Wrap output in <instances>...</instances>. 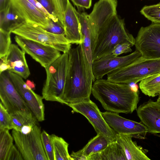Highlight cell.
Here are the masks:
<instances>
[{
    "label": "cell",
    "mask_w": 160,
    "mask_h": 160,
    "mask_svg": "<svg viewBox=\"0 0 160 160\" xmlns=\"http://www.w3.org/2000/svg\"><path fill=\"white\" fill-rule=\"evenodd\" d=\"M65 37L71 44H79L83 42L78 12L68 0L64 12Z\"/></svg>",
    "instance_id": "obj_18"
},
{
    "label": "cell",
    "mask_w": 160,
    "mask_h": 160,
    "mask_svg": "<svg viewBox=\"0 0 160 160\" xmlns=\"http://www.w3.org/2000/svg\"><path fill=\"white\" fill-rule=\"evenodd\" d=\"M157 101L160 102V94L158 96V97L157 99Z\"/></svg>",
    "instance_id": "obj_45"
},
{
    "label": "cell",
    "mask_w": 160,
    "mask_h": 160,
    "mask_svg": "<svg viewBox=\"0 0 160 160\" xmlns=\"http://www.w3.org/2000/svg\"><path fill=\"white\" fill-rule=\"evenodd\" d=\"M55 160H72L68 151L69 144L62 138L54 134L51 135Z\"/></svg>",
    "instance_id": "obj_27"
},
{
    "label": "cell",
    "mask_w": 160,
    "mask_h": 160,
    "mask_svg": "<svg viewBox=\"0 0 160 160\" xmlns=\"http://www.w3.org/2000/svg\"><path fill=\"white\" fill-rule=\"evenodd\" d=\"M132 46L128 43H120L114 47L112 53L115 56H118L123 53L131 52L132 51Z\"/></svg>",
    "instance_id": "obj_34"
},
{
    "label": "cell",
    "mask_w": 160,
    "mask_h": 160,
    "mask_svg": "<svg viewBox=\"0 0 160 160\" xmlns=\"http://www.w3.org/2000/svg\"><path fill=\"white\" fill-rule=\"evenodd\" d=\"M16 42L25 53L45 68L62 54L55 48L36 41L16 35Z\"/></svg>",
    "instance_id": "obj_11"
},
{
    "label": "cell",
    "mask_w": 160,
    "mask_h": 160,
    "mask_svg": "<svg viewBox=\"0 0 160 160\" xmlns=\"http://www.w3.org/2000/svg\"><path fill=\"white\" fill-rule=\"evenodd\" d=\"M0 102L10 113L29 108L17 90L8 71L0 73Z\"/></svg>",
    "instance_id": "obj_14"
},
{
    "label": "cell",
    "mask_w": 160,
    "mask_h": 160,
    "mask_svg": "<svg viewBox=\"0 0 160 160\" xmlns=\"http://www.w3.org/2000/svg\"><path fill=\"white\" fill-rule=\"evenodd\" d=\"M142 56L136 50L131 53L123 56H116L112 53L93 62L92 70L96 79L102 78L109 73L126 66Z\"/></svg>",
    "instance_id": "obj_13"
},
{
    "label": "cell",
    "mask_w": 160,
    "mask_h": 160,
    "mask_svg": "<svg viewBox=\"0 0 160 160\" xmlns=\"http://www.w3.org/2000/svg\"><path fill=\"white\" fill-rule=\"evenodd\" d=\"M68 62V52L63 53L45 68L46 78L42 95L46 101L60 102L63 93Z\"/></svg>",
    "instance_id": "obj_5"
},
{
    "label": "cell",
    "mask_w": 160,
    "mask_h": 160,
    "mask_svg": "<svg viewBox=\"0 0 160 160\" xmlns=\"http://www.w3.org/2000/svg\"><path fill=\"white\" fill-rule=\"evenodd\" d=\"M88 160H127L125 154L116 141L109 143L102 151L92 154Z\"/></svg>",
    "instance_id": "obj_22"
},
{
    "label": "cell",
    "mask_w": 160,
    "mask_h": 160,
    "mask_svg": "<svg viewBox=\"0 0 160 160\" xmlns=\"http://www.w3.org/2000/svg\"><path fill=\"white\" fill-rule=\"evenodd\" d=\"M156 135H157V136L160 137V135L156 134Z\"/></svg>",
    "instance_id": "obj_46"
},
{
    "label": "cell",
    "mask_w": 160,
    "mask_h": 160,
    "mask_svg": "<svg viewBox=\"0 0 160 160\" xmlns=\"http://www.w3.org/2000/svg\"><path fill=\"white\" fill-rule=\"evenodd\" d=\"M48 0L53 8L56 17L61 26L64 28V12L68 0Z\"/></svg>",
    "instance_id": "obj_30"
},
{
    "label": "cell",
    "mask_w": 160,
    "mask_h": 160,
    "mask_svg": "<svg viewBox=\"0 0 160 160\" xmlns=\"http://www.w3.org/2000/svg\"><path fill=\"white\" fill-rule=\"evenodd\" d=\"M34 126L31 125L24 126L22 127L19 132L25 134H29L32 131Z\"/></svg>",
    "instance_id": "obj_42"
},
{
    "label": "cell",
    "mask_w": 160,
    "mask_h": 160,
    "mask_svg": "<svg viewBox=\"0 0 160 160\" xmlns=\"http://www.w3.org/2000/svg\"><path fill=\"white\" fill-rule=\"evenodd\" d=\"M48 32L57 34H65L64 28L59 24L50 19L49 26L47 30Z\"/></svg>",
    "instance_id": "obj_35"
},
{
    "label": "cell",
    "mask_w": 160,
    "mask_h": 160,
    "mask_svg": "<svg viewBox=\"0 0 160 160\" xmlns=\"http://www.w3.org/2000/svg\"><path fill=\"white\" fill-rule=\"evenodd\" d=\"M140 122L148 129V132L160 133V102L151 99L141 104L136 109Z\"/></svg>",
    "instance_id": "obj_17"
},
{
    "label": "cell",
    "mask_w": 160,
    "mask_h": 160,
    "mask_svg": "<svg viewBox=\"0 0 160 160\" xmlns=\"http://www.w3.org/2000/svg\"><path fill=\"white\" fill-rule=\"evenodd\" d=\"M14 129V126L10 113L0 102V130Z\"/></svg>",
    "instance_id": "obj_33"
},
{
    "label": "cell",
    "mask_w": 160,
    "mask_h": 160,
    "mask_svg": "<svg viewBox=\"0 0 160 160\" xmlns=\"http://www.w3.org/2000/svg\"><path fill=\"white\" fill-rule=\"evenodd\" d=\"M11 33L52 46L63 53H68L71 48V44L65 34L52 33L36 24L23 21L18 25Z\"/></svg>",
    "instance_id": "obj_6"
},
{
    "label": "cell",
    "mask_w": 160,
    "mask_h": 160,
    "mask_svg": "<svg viewBox=\"0 0 160 160\" xmlns=\"http://www.w3.org/2000/svg\"><path fill=\"white\" fill-rule=\"evenodd\" d=\"M160 73V58L147 59L141 56L131 63L108 73L107 79L116 83L135 84Z\"/></svg>",
    "instance_id": "obj_4"
},
{
    "label": "cell",
    "mask_w": 160,
    "mask_h": 160,
    "mask_svg": "<svg viewBox=\"0 0 160 160\" xmlns=\"http://www.w3.org/2000/svg\"><path fill=\"white\" fill-rule=\"evenodd\" d=\"M17 90L25 101L38 121L45 119V107L42 96L36 93L19 75L8 71Z\"/></svg>",
    "instance_id": "obj_15"
},
{
    "label": "cell",
    "mask_w": 160,
    "mask_h": 160,
    "mask_svg": "<svg viewBox=\"0 0 160 160\" xmlns=\"http://www.w3.org/2000/svg\"><path fill=\"white\" fill-rule=\"evenodd\" d=\"M70 155L72 160H88V158L83 154L81 150L77 152H72Z\"/></svg>",
    "instance_id": "obj_40"
},
{
    "label": "cell",
    "mask_w": 160,
    "mask_h": 160,
    "mask_svg": "<svg viewBox=\"0 0 160 160\" xmlns=\"http://www.w3.org/2000/svg\"><path fill=\"white\" fill-rule=\"evenodd\" d=\"M11 32L0 29V57L7 55L11 44Z\"/></svg>",
    "instance_id": "obj_32"
},
{
    "label": "cell",
    "mask_w": 160,
    "mask_h": 160,
    "mask_svg": "<svg viewBox=\"0 0 160 160\" xmlns=\"http://www.w3.org/2000/svg\"><path fill=\"white\" fill-rule=\"evenodd\" d=\"M108 143L105 138L100 133L91 139L81 151L87 157L104 150Z\"/></svg>",
    "instance_id": "obj_26"
},
{
    "label": "cell",
    "mask_w": 160,
    "mask_h": 160,
    "mask_svg": "<svg viewBox=\"0 0 160 160\" xmlns=\"http://www.w3.org/2000/svg\"><path fill=\"white\" fill-rule=\"evenodd\" d=\"M9 3V0H0V12L4 11Z\"/></svg>",
    "instance_id": "obj_43"
},
{
    "label": "cell",
    "mask_w": 160,
    "mask_h": 160,
    "mask_svg": "<svg viewBox=\"0 0 160 160\" xmlns=\"http://www.w3.org/2000/svg\"><path fill=\"white\" fill-rule=\"evenodd\" d=\"M78 13L83 40L82 43L86 57L92 68L93 62L92 48V35L88 20V14L85 12H78Z\"/></svg>",
    "instance_id": "obj_21"
},
{
    "label": "cell",
    "mask_w": 160,
    "mask_h": 160,
    "mask_svg": "<svg viewBox=\"0 0 160 160\" xmlns=\"http://www.w3.org/2000/svg\"><path fill=\"white\" fill-rule=\"evenodd\" d=\"M9 68V66L7 63V56L0 57V73L8 70Z\"/></svg>",
    "instance_id": "obj_41"
},
{
    "label": "cell",
    "mask_w": 160,
    "mask_h": 160,
    "mask_svg": "<svg viewBox=\"0 0 160 160\" xmlns=\"http://www.w3.org/2000/svg\"><path fill=\"white\" fill-rule=\"evenodd\" d=\"M117 0H99L88 15L92 35V51L99 34L117 15Z\"/></svg>",
    "instance_id": "obj_10"
},
{
    "label": "cell",
    "mask_w": 160,
    "mask_h": 160,
    "mask_svg": "<svg viewBox=\"0 0 160 160\" xmlns=\"http://www.w3.org/2000/svg\"><path fill=\"white\" fill-rule=\"evenodd\" d=\"M0 12V29L11 33L18 25L23 21L13 10L9 2L5 9Z\"/></svg>",
    "instance_id": "obj_24"
},
{
    "label": "cell",
    "mask_w": 160,
    "mask_h": 160,
    "mask_svg": "<svg viewBox=\"0 0 160 160\" xmlns=\"http://www.w3.org/2000/svg\"><path fill=\"white\" fill-rule=\"evenodd\" d=\"M68 106L85 117L97 133L103 136L108 143L116 141L117 133L106 121L97 105L90 99Z\"/></svg>",
    "instance_id": "obj_8"
},
{
    "label": "cell",
    "mask_w": 160,
    "mask_h": 160,
    "mask_svg": "<svg viewBox=\"0 0 160 160\" xmlns=\"http://www.w3.org/2000/svg\"><path fill=\"white\" fill-rule=\"evenodd\" d=\"M26 83L27 85L32 90L35 89V85L33 81L29 80H27Z\"/></svg>",
    "instance_id": "obj_44"
},
{
    "label": "cell",
    "mask_w": 160,
    "mask_h": 160,
    "mask_svg": "<svg viewBox=\"0 0 160 160\" xmlns=\"http://www.w3.org/2000/svg\"><path fill=\"white\" fill-rule=\"evenodd\" d=\"M142 92L149 97H154L160 94V73L147 77L139 83Z\"/></svg>",
    "instance_id": "obj_25"
},
{
    "label": "cell",
    "mask_w": 160,
    "mask_h": 160,
    "mask_svg": "<svg viewBox=\"0 0 160 160\" xmlns=\"http://www.w3.org/2000/svg\"><path fill=\"white\" fill-rule=\"evenodd\" d=\"M101 113L108 125L117 134L144 139L148 132L146 127L141 122L126 119L117 113L107 111Z\"/></svg>",
    "instance_id": "obj_12"
},
{
    "label": "cell",
    "mask_w": 160,
    "mask_h": 160,
    "mask_svg": "<svg viewBox=\"0 0 160 160\" xmlns=\"http://www.w3.org/2000/svg\"><path fill=\"white\" fill-rule=\"evenodd\" d=\"M22 157L19 150L13 145L8 155L6 160H22Z\"/></svg>",
    "instance_id": "obj_37"
},
{
    "label": "cell",
    "mask_w": 160,
    "mask_h": 160,
    "mask_svg": "<svg viewBox=\"0 0 160 160\" xmlns=\"http://www.w3.org/2000/svg\"><path fill=\"white\" fill-rule=\"evenodd\" d=\"M41 138L48 160H55L53 146L51 135L46 131L43 130L41 133Z\"/></svg>",
    "instance_id": "obj_31"
},
{
    "label": "cell",
    "mask_w": 160,
    "mask_h": 160,
    "mask_svg": "<svg viewBox=\"0 0 160 160\" xmlns=\"http://www.w3.org/2000/svg\"><path fill=\"white\" fill-rule=\"evenodd\" d=\"M132 137L117 134L116 141L123 149L127 160H150L147 155L148 151L137 145Z\"/></svg>",
    "instance_id": "obj_20"
},
{
    "label": "cell",
    "mask_w": 160,
    "mask_h": 160,
    "mask_svg": "<svg viewBox=\"0 0 160 160\" xmlns=\"http://www.w3.org/2000/svg\"><path fill=\"white\" fill-rule=\"evenodd\" d=\"M140 12L152 22L160 24V2L155 4L144 6Z\"/></svg>",
    "instance_id": "obj_29"
},
{
    "label": "cell",
    "mask_w": 160,
    "mask_h": 160,
    "mask_svg": "<svg viewBox=\"0 0 160 160\" xmlns=\"http://www.w3.org/2000/svg\"><path fill=\"white\" fill-rule=\"evenodd\" d=\"M25 52L18 46L11 44L7 54V63L9 66L8 71L16 73L26 79L30 72L25 58Z\"/></svg>",
    "instance_id": "obj_19"
},
{
    "label": "cell",
    "mask_w": 160,
    "mask_h": 160,
    "mask_svg": "<svg viewBox=\"0 0 160 160\" xmlns=\"http://www.w3.org/2000/svg\"><path fill=\"white\" fill-rule=\"evenodd\" d=\"M92 93L107 111L131 113L137 108L139 91L129 84L113 82L108 79H96Z\"/></svg>",
    "instance_id": "obj_2"
},
{
    "label": "cell",
    "mask_w": 160,
    "mask_h": 160,
    "mask_svg": "<svg viewBox=\"0 0 160 160\" xmlns=\"http://www.w3.org/2000/svg\"><path fill=\"white\" fill-rule=\"evenodd\" d=\"M78 8H89L91 5L92 0H71Z\"/></svg>",
    "instance_id": "obj_38"
},
{
    "label": "cell",
    "mask_w": 160,
    "mask_h": 160,
    "mask_svg": "<svg viewBox=\"0 0 160 160\" xmlns=\"http://www.w3.org/2000/svg\"><path fill=\"white\" fill-rule=\"evenodd\" d=\"M32 4L37 9L41 11L46 16H48L50 19L53 21L57 22L60 25V22L58 19L55 17L50 14L42 5L37 0H27Z\"/></svg>",
    "instance_id": "obj_36"
},
{
    "label": "cell",
    "mask_w": 160,
    "mask_h": 160,
    "mask_svg": "<svg viewBox=\"0 0 160 160\" xmlns=\"http://www.w3.org/2000/svg\"><path fill=\"white\" fill-rule=\"evenodd\" d=\"M10 4L23 21L37 24L45 30L49 26L50 19L27 0H9Z\"/></svg>",
    "instance_id": "obj_16"
},
{
    "label": "cell",
    "mask_w": 160,
    "mask_h": 160,
    "mask_svg": "<svg viewBox=\"0 0 160 160\" xmlns=\"http://www.w3.org/2000/svg\"><path fill=\"white\" fill-rule=\"evenodd\" d=\"M41 128L37 124L29 134L12 129V135L23 160H48L42 142Z\"/></svg>",
    "instance_id": "obj_7"
},
{
    "label": "cell",
    "mask_w": 160,
    "mask_h": 160,
    "mask_svg": "<svg viewBox=\"0 0 160 160\" xmlns=\"http://www.w3.org/2000/svg\"><path fill=\"white\" fill-rule=\"evenodd\" d=\"M10 114L14 126L13 129L18 131L19 132L24 126H35L38 121L29 108L18 110Z\"/></svg>",
    "instance_id": "obj_23"
},
{
    "label": "cell",
    "mask_w": 160,
    "mask_h": 160,
    "mask_svg": "<svg viewBox=\"0 0 160 160\" xmlns=\"http://www.w3.org/2000/svg\"><path fill=\"white\" fill-rule=\"evenodd\" d=\"M136 50L147 59L160 58V24L142 27L135 38Z\"/></svg>",
    "instance_id": "obj_9"
},
{
    "label": "cell",
    "mask_w": 160,
    "mask_h": 160,
    "mask_svg": "<svg viewBox=\"0 0 160 160\" xmlns=\"http://www.w3.org/2000/svg\"><path fill=\"white\" fill-rule=\"evenodd\" d=\"M14 140L9 130H0V160H6Z\"/></svg>",
    "instance_id": "obj_28"
},
{
    "label": "cell",
    "mask_w": 160,
    "mask_h": 160,
    "mask_svg": "<svg viewBox=\"0 0 160 160\" xmlns=\"http://www.w3.org/2000/svg\"><path fill=\"white\" fill-rule=\"evenodd\" d=\"M63 93L60 103L68 105L90 99L96 79L82 43L71 48Z\"/></svg>",
    "instance_id": "obj_1"
},
{
    "label": "cell",
    "mask_w": 160,
    "mask_h": 160,
    "mask_svg": "<svg viewBox=\"0 0 160 160\" xmlns=\"http://www.w3.org/2000/svg\"><path fill=\"white\" fill-rule=\"evenodd\" d=\"M37 0L42 5L50 14L56 18L55 15L53 8L48 0Z\"/></svg>",
    "instance_id": "obj_39"
},
{
    "label": "cell",
    "mask_w": 160,
    "mask_h": 160,
    "mask_svg": "<svg viewBox=\"0 0 160 160\" xmlns=\"http://www.w3.org/2000/svg\"><path fill=\"white\" fill-rule=\"evenodd\" d=\"M135 38L127 30L123 19L116 15L98 35L92 49L93 62L112 53L121 43L135 45Z\"/></svg>",
    "instance_id": "obj_3"
}]
</instances>
